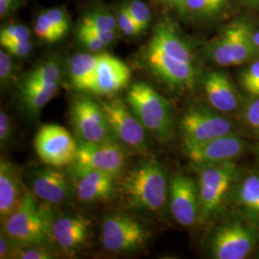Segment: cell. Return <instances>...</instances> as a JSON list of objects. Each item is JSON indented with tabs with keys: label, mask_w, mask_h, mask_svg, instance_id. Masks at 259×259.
I'll use <instances>...</instances> for the list:
<instances>
[{
	"label": "cell",
	"mask_w": 259,
	"mask_h": 259,
	"mask_svg": "<svg viewBox=\"0 0 259 259\" xmlns=\"http://www.w3.org/2000/svg\"><path fill=\"white\" fill-rule=\"evenodd\" d=\"M11 122L8 114L4 111H0V142L1 145H6L11 137Z\"/></svg>",
	"instance_id": "f35d334b"
},
{
	"label": "cell",
	"mask_w": 259,
	"mask_h": 259,
	"mask_svg": "<svg viewBox=\"0 0 259 259\" xmlns=\"http://www.w3.org/2000/svg\"><path fill=\"white\" fill-rule=\"evenodd\" d=\"M101 240L106 250L128 251L141 247L147 240L145 228L137 220L124 215H112L104 220Z\"/></svg>",
	"instance_id": "30bf717a"
},
{
	"label": "cell",
	"mask_w": 259,
	"mask_h": 259,
	"mask_svg": "<svg viewBox=\"0 0 259 259\" xmlns=\"http://www.w3.org/2000/svg\"><path fill=\"white\" fill-rule=\"evenodd\" d=\"M34 145L37 157L49 166L61 168L76 161L78 145L63 126L47 124L40 127Z\"/></svg>",
	"instance_id": "52a82bcc"
},
{
	"label": "cell",
	"mask_w": 259,
	"mask_h": 259,
	"mask_svg": "<svg viewBox=\"0 0 259 259\" xmlns=\"http://www.w3.org/2000/svg\"><path fill=\"white\" fill-rule=\"evenodd\" d=\"M4 233L19 246L42 245L51 235L49 215L26 191L19 207L2 221Z\"/></svg>",
	"instance_id": "277c9868"
},
{
	"label": "cell",
	"mask_w": 259,
	"mask_h": 259,
	"mask_svg": "<svg viewBox=\"0 0 259 259\" xmlns=\"http://www.w3.org/2000/svg\"><path fill=\"white\" fill-rule=\"evenodd\" d=\"M82 23L101 32H116L118 29L115 14L106 10H94L83 18Z\"/></svg>",
	"instance_id": "4316f807"
},
{
	"label": "cell",
	"mask_w": 259,
	"mask_h": 259,
	"mask_svg": "<svg viewBox=\"0 0 259 259\" xmlns=\"http://www.w3.org/2000/svg\"><path fill=\"white\" fill-rule=\"evenodd\" d=\"M115 16L117 19L118 29L126 37H137L142 32V30L139 27L135 19L132 18L129 11L123 3H121L117 7Z\"/></svg>",
	"instance_id": "1f68e13d"
},
{
	"label": "cell",
	"mask_w": 259,
	"mask_h": 259,
	"mask_svg": "<svg viewBox=\"0 0 259 259\" xmlns=\"http://www.w3.org/2000/svg\"><path fill=\"white\" fill-rule=\"evenodd\" d=\"M245 149V140L234 133L200 144L185 146L186 156L200 166L232 161L240 157Z\"/></svg>",
	"instance_id": "4fadbf2b"
},
{
	"label": "cell",
	"mask_w": 259,
	"mask_h": 259,
	"mask_svg": "<svg viewBox=\"0 0 259 259\" xmlns=\"http://www.w3.org/2000/svg\"><path fill=\"white\" fill-rule=\"evenodd\" d=\"M59 90V83H23L22 98L30 111L41 110L54 97Z\"/></svg>",
	"instance_id": "d4e9b609"
},
{
	"label": "cell",
	"mask_w": 259,
	"mask_h": 259,
	"mask_svg": "<svg viewBox=\"0 0 259 259\" xmlns=\"http://www.w3.org/2000/svg\"><path fill=\"white\" fill-rule=\"evenodd\" d=\"M252 40H253L255 49L257 51V54H259V30H253Z\"/></svg>",
	"instance_id": "7bdbcfd3"
},
{
	"label": "cell",
	"mask_w": 259,
	"mask_h": 259,
	"mask_svg": "<svg viewBox=\"0 0 259 259\" xmlns=\"http://www.w3.org/2000/svg\"><path fill=\"white\" fill-rule=\"evenodd\" d=\"M9 54L16 57H26L32 51V42L30 40L25 41H18V42H8L1 45Z\"/></svg>",
	"instance_id": "8d00e7d4"
},
{
	"label": "cell",
	"mask_w": 259,
	"mask_h": 259,
	"mask_svg": "<svg viewBox=\"0 0 259 259\" xmlns=\"http://www.w3.org/2000/svg\"><path fill=\"white\" fill-rule=\"evenodd\" d=\"M71 117L82 141L103 142L112 139V132L101 104H97L92 98L82 97L74 101L71 108Z\"/></svg>",
	"instance_id": "8fae6325"
},
{
	"label": "cell",
	"mask_w": 259,
	"mask_h": 259,
	"mask_svg": "<svg viewBox=\"0 0 259 259\" xmlns=\"http://www.w3.org/2000/svg\"><path fill=\"white\" fill-rule=\"evenodd\" d=\"M40 15L46 19L47 22L57 30V32L65 37L68 32L70 25V19L66 11L63 8H52V9L45 10L40 13Z\"/></svg>",
	"instance_id": "f546056e"
},
{
	"label": "cell",
	"mask_w": 259,
	"mask_h": 259,
	"mask_svg": "<svg viewBox=\"0 0 259 259\" xmlns=\"http://www.w3.org/2000/svg\"><path fill=\"white\" fill-rule=\"evenodd\" d=\"M234 160L201 166L198 188L200 220L204 222L221 212L240 176Z\"/></svg>",
	"instance_id": "7a4b0ae2"
},
{
	"label": "cell",
	"mask_w": 259,
	"mask_h": 259,
	"mask_svg": "<svg viewBox=\"0 0 259 259\" xmlns=\"http://www.w3.org/2000/svg\"><path fill=\"white\" fill-rule=\"evenodd\" d=\"M253 30L245 20L232 22L209 45L211 59L221 66L243 65L254 59L257 51L252 40Z\"/></svg>",
	"instance_id": "5b68a950"
},
{
	"label": "cell",
	"mask_w": 259,
	"mask_h": 259,
	"mask_svg": "<svg viewBox=\"0 0 259 259\" xmlns=\"http://www.w3.org/2000/svg\"><path fill=\"white\" fill-rule=\"evenodd\" d=\"M78 38L83 47L92 52H98L102 50L104 47H107L102 40H100L96 36H94L81 26L78 30Z\"/></svg>",
	"instance_id": "e575fe53"
},
{
	"label": "cell",
	"mask_w": 259,
	"mask_h": 259,
	"mask_svg": "<svg viewBox=\"0 0 259 259\" xmlns=\"http://www.w3.org/2000/svg\"><path fill=\"white\" fill-rule=\"evenodd\" d=\"M170 210L183 227H192L200 218L199 188L189 177L175 175L169 185Z\"/></svg>",
	"instance_id": "5bb4252c"
},
{
	"label": "cell",
	"mask_w": 259,
	"mask_h": 259,
	"mask_svg": "<svg viewBox=\"0 0 259 259\" xmlns=\"http://www.w3.org/2000/svg\"><path fill=\"white\" fill-rule=\"evenodd\" d=\"M230 199L241 217L259 230V172L240 174Z\"/></svg>",
	"instance_id": "ac0fdd59"
},
{
	"label": "cell",
	"mask_w": 259,
	"mask_h": 259,
	"mask_svg": "<svg viewBox=\"0 0 259 259\" xmlns=\"http://www.w3.org/2000/svg\"><path fill=\"white\" fill-rule=\"evenodd\" d=\"M30 31L26 26L22 24H9L1 29L0 31V44L18 42L30 40Z\"/></svg>",
	"instance_id": "d6a6232c"
},
{
	"label": "cell",
	"mask_w": 259,
	"mask_h": 259,
	"mask_svg": "<svg viewBox=\"0 0 259 259\" xmlns=\"http://www.w3.org/2000/svg\"><path fill=\"white\" fill-rule=\"evenodd\" d=\"M18 0H0V16L4 18L12 9H14Z\"/></svg>",
	"instance_id": "60d3db41"
},
{
	"label": "cell",
	"mask_w": 259,
	"mask_h": 259,
	"mask_svg": "<svg viewBox=\"0 0 259 259\" xmlns=\"http://www.w3.org/2000/svg\"><path fill=\"white\" fill-rule=\"evenodd\" d=\"M32 188L34 195L47 204H61L70 195L68 178L64 172L55 169L37 172L33 180Z\"/></svg>",
	"instance_id": "7402d4cb"
},
{
	"label": "cell",
	"mask_w": 259,
	"mask_h": 259,
	"mask_svg": "<svg viewBox=\"0 0 259 259\" xmlns=\"http://www.w3.org/2000/svg\"><path fill=\"white\" fill-rule=\"evenodd\" d=\"M258 242V229L238 214L217 228L210 250L214 258L244 259L255 250Z\"/></svg>",
	"instance_id": "8992f818"
},
{
	"label": "cell",
	"mask_w": 259,
	"mask_h": 259,
	"mask_svg": "<svg viewBox=\"0 0 259 259\" xmlns=\"http://www.w3.org/2000/svg\"><path fill=\"white\" fill-rule=\"evenodd\" d=\"M75 165L117 176L125 166V153L113 139L103 142L82 141L78 145Z\"/></svg>",
	"instance_id": "7c38bea8"
},
{
	"label": "cell",
	"mask_w": 259,
	"mask_h": 259,
	"mask_svg": "<svg viewBox=\"0 0 259 259\" xmlns=\"http://www.w3.org/2000/svg\"><path fill=\"white\" fill-rule=\"evenodd\" d=\"M127 102L145 129L160 140L170 139L173 132L172 110L166 99L154 88L144 82L132 84Z\"/></svg>",
	"instance_id": "3957f363"
},
{
	"label": "cell",
	"mask_w": 259,
	"mask_h": 259,
	"mask_svg": "<svg viewBox=\"0 0 259 259\" xmlns=\"http://www.w3.org/2000/svg\"><path fill=\"white\" fill-rule=\"evenodd\" d=\"M239 82L243 89L251 96H259V60L242 70Z\"/></svg>",
	"instance_id": "f1b7e54d"
},
{
	"label": "cell",
	"mask_w": 259,
	"mask_h": 259,
	"mask_svg": "<svg viewBox=\"0 0 259 259\" xmlns=\"http://www.w3.org/2000/svg\"><path fill=\"white\" fill-rule=\"evenodd\" d=\"M257 257L259 258V251H258V254H257Z\"/></svg>",
	"instance_id": "f6af8a7d"
},
{
	"label": "cell",
	"mask_w": 259,
	"mask_h": 259,
	"mask_svg": "<svg viewBox=\"0 0 259 259\" xmlns=\"http://www.w3.org/2000/svg\"><path fill=\"white\" fill-rule=\"evenodd\" d=\"M229 0H185V15L199 20H212L220 17Z\"/></svg>",
	"instance_id": "484cf974"
},
{
	"label": "cell",
	"mask_w": 259,
	"mask_h": 259,
	"mask_svg": "<svg viewBox=\"0 0 259 259\" xmlns=\"http://www.w3.org/2000/svg\"><path fill=\"white\" fill-rule=\"evenodd\" d=\"M165 172L156 160H146L129 170L121 189L127 203L149 212L160 211L167 199Z\"/></svg>",
	"instance_id": "6da1fadb"
},
{
	"label": "cell",
	"mask_w": 259,
	"mask_h": 259,
	"mask_svg": "<svg viewBox=\"0 0 259 259\" xmlns=\"http://www.w3.org/2000/svg\"><path fill=\"white\" fill-rule=\"evenodd\" d=\"M145 59L149 67L167 83L177 87H190L195 79L193 65L167 55L158 47L149 44Z\"/></svg>",
	"instance_id": "9a60e30c"
},
{
	"label": "cell",
	"mask_w": 259,
	"mask_h": 259,
	"mask_svg": "<svg viewBox=\"0 0 259 259\" xmlns=\"http://www.w3.org/2000/svg\"><path fill=\"white\" fill-rule=\"evenodd\" d=\"M122 3L126 6L130 15L142 31L148 27L152 14L148 6L142 0H124Z\"/></svg>",
	"instance_id": "4dcf8cb0"
},
{
	"label": "cell",
	"mask_w": 259,
	"mask_h": 259,
	"mask_svg": "<svg viewBox=\"0 0 259 259\" xmlns=\"http://www.w3.org/2000/svg\"><path fill=\"white\" fill-rule=\"evenodd\" d=\"M245 120L251 129L259 134V96H255L246 106Z\"/></svg>",
	"instance_id": "d590c367"
},
{
	"label": "cell",
	"mask_w": 259,
	"mask_h": 259,
	"mask_svg": "<svg viewBox=\"0 0 259 259\" xmlns=\"http://www.w3.org/2000/svg\"><path fill=\"white\" fill-rule=\"evenodd\" d=\"M163 4L169 6L170 8L175 10L182 16L185 15V0H158Z\"/></svg>",
	"instance_id": "ab89813d"
},
{
	"label": "cell",
	"mask_w": 259,
	"mask_h": 259,
	"mask_svg": "<svg viewBox=\"0 0 259 259\" xmlns=\"http://www.w3.org/2000/svg\"><path fill=\"white\" fill-rule=\"evenodd\" d=\"M150 42L158 47L167 55L193 65V54L190 47L166 22H160L157 25Z\"/></svg>",
	"instance_id": "603a6c76"
},
{
	"label": "cell",
	"mask_w": 259,
	"mask_h": 259,
	"mask_svg": "<svg viewBox=\"0 0 259 259\" xmlns=\"http://www.w3.org/2000/svg\"><path fill=\"white\" fill-rule=\"evenodd\" d=\"M61 79V67L60 65L54 61L49 60L42 65L37 66L28 75L24 83H59Z\"/></svg>",
	"instance_id": "83f0119b"
},
{
	"label": "cell",
	"mask_w": 259,
	"mask_h": 259,
	"mask_svg": "<svg viewBox=\"0 0 259 259\" xmlns=\"http://www.w3.org/2000/svg\"><path fill=\"white\" fill-rule=\"evenodd\" d=\"M75 192L83 203H93L109 200L113 194V178L108 173L88 167L74 169Z\"/></svg>",
	"instance_id": "2e32d148"
},
{
	"label": "cell",
	"mask_w": 259,
	"mask_h": 259,
	"mask_svg": "<svg viewBox=\"0 0 259 259\" xmlns=\"http://www.w3.org/2000/svg\"><path fill=\"white\" fill-rule=\"evenodd\" d=\"M100 55L80 53L72 56L69 61L71 83L79 91L90 92Z\"/></svg>",
	"instance_id": "cb8c5ba5"
},
{
	"label": "cell",
	"mask_w": 259,
	"mask_h": 259,
	"mask_svg": "<svg viewBox=\"0 0 259 259\" xmlns=\"http://www.w3.org/2000/svg\"><path fill=\"white\" fill-rule=\"evenodd\" d=\"M16 251L15 257L20 259H50L53 258V254L50 250L41 245L22 246V248Z\"/></svg>",
	"instance_id": "836d02e7"
},
{
	"label": "cell",
	"mask_w": 259,
	"mask_h": 259,
	"mask_svg": "<svg viewBox=\"0 0 259 259\" xmlns=\"http://www.w3.org/2000/svg\"><path fill=\"white\" fill-rule=\"evenodd\" d=\"M204 92L207 100L220 112L237 111L240 96L229 76L220 71H211L204 76Z\"/></svg>",
	"instance_id": "ffe728a7"
},
{
	"label": "cell",
	"mask_w": 259,
	"mask_h": 259,
	"mask_svg": "<svg viewBox=\"0 0 259 259\" xmlns=\"http://www.w3.org/2000/svg\"><path fill=\"white\" fill-rule=\"evenodd\" d=\"M13 73V62L9 53L5 50L0 51V79L2 83H6Z\"/></svg>",
	"instance_id": "74e56055"
},
{
	"label": "cell",
	"mask_w": 259,
	"mask_h": 259,
	"mask_svg": "<svg viewBox=\"0 0 259 259\" xmlns=\"http://www.w3.org/2000/svg\"><path fill=\"white\" fill-rule=\"evenodd\" d=\"M112 134L129 148L147 154L145 128L133 111L119 99L101 103Z\"/></svg>",
	"instance_id": "ba28073f"
},
{
	"label": "cell",
	"mask_w": 259,
	"mask_h": 259,
	"mask_svg": "<svg viewBox=\"0 0 259 259\" xmlns=\"http://www.w3.org/2000/svg\"><path fill=\"white\" fill-rule=\"evenodd\" d=\"M91 221L82 215L64 216L52 223L51 237L65 253H73L89 239Z\"/></svg>",
	"instance_id": "d6986e66"
},
{
	"label": "cell",
	"mask_w": 259,
	"mask_h": 259,
	"mask_svg": "<svg viewBox=\"0 0 259 259\" xmlns=\"http://www.w3.org/2000/svg\"><path fill=\"white\" fill-rule=\"evenodd\" d=\"M241 3L249 8H259V0H239Z\"/></svg>",
	"instance_id": "b9f144b4"
},
{
	"label": "cell",
	"mask_w": 259,
	"mask_h": 259,
	"mask_svg": "<svg viewBox=\"0 0 259 259\" xmlns=\"http://www.w3.org/2000/svg\"><path fill=\"white\" fill-rule=\"evenodd\" d=\"M130 78L131 70L121 60L100 54L90 92L99 95L113 94L125 88Z\"/></svg>",
	"instance_id": "e0dca14e"
},
{
	"label": "cell",
	"mask_w": 259,
	"mask_h": 259,
	"mask_svg": "<svg viewBox=\"0 0 259 259\" xmlns=\"http://www.w3.org/2000/svg\"><path fill=\"white\" fill-rule=\"evenodd\" d=\"M24 189L19 171L12 162L1 159L0 162V216L1 221L7 218L21 204Z\"/></svg>",
	"instance_id": "44dd1931"
},
{
	"label": "cell",
	"mask_w": 259,
	"mask_h": 259,
	"mask_svg": "<svg viewBox=\"0 0 259 259\" xmlns=\"http://www.w3.org/2000/svg\"><path fill=\"white\" fill-rule=\"evenodd\" d=\"M181 129L185 146H191L231 134L233 123L218 112L196 108L184 115Z\"/></svg>",
	"instance_id": "9c48e42d"
},
{
	"label": "cell",
	"mask_w": 259,
	"mask_h": 259,
	"mask_svg": "<svg viewBox=\"0 0 259 259\" xmlns=\"http://www.w3.org/2000/svg\"><path fill=\"white\" fill-rule=\"evenodd\" d=\"M254 153H255V156H256V158L259 162V143L254 146Z\"/></svg>",
	"instance_id": "ee69618b"
}]
</instances>
